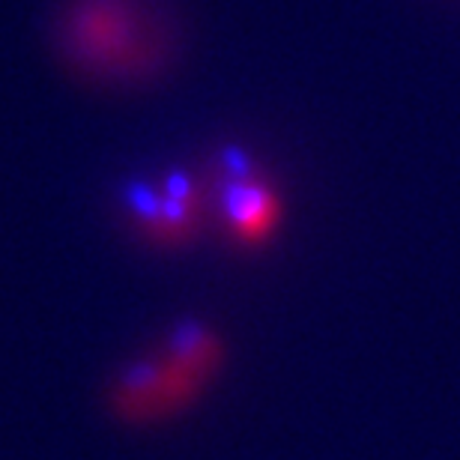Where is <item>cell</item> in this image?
<instances>
[{"mask_svg": "<svg viewBox=\"0 0 460 460\" xmlns=\"http://www.w3.org/2000/svg\"><path fill=\"white\" fill-rule=\"evenodd\" d=\"M218 365H222L218 338L200 323H182L155 353L119 371L114 410L135 421L171 416L204 392Z\"/></svg>", "mask_w": 460, "mask_h": 460, "instance_id": "6da1fadb", "label": "cell"}, {"mask_svg": "<svg viewBox=\"0 0 460 460\" xmlns=\"http://www.w3.org/2000/svg\"><path fill=\"white\" fill-rule=\"evenodd\" d=\"M137 209V218L146 222L159 239H182L195 225V189L189 180L173 177L164 191H146L141 189L132 198Z\"/></svg>", "mask_w": 460, "mask_h": 460, "instance_id": "3957f363", "label": "cell"}, {"mask_svg": "<svg viewBox=\"0 0 460 460\" xmlns=\"http://www.w3.org/2000/svg\"><path fill=\"white\" fill-rule=\"evenodd\" d=\"M75 36L90 58H123L132 40V22L119 4H90L75 22Z\"/></svg>", "mask_w": 460, "mask_h": 460, "instance_id": "277c9868", "label": "cell"}, {"mask_svg": "<svg viewBox=\"0 0 460 460\" xmlns=\"http://www.w3.org/2000/svg\"><path fill=\"white\" fill-rule=\"evenodd\" d=\"M222 216L236 243L261 245L281 225V200L263 180L234 162L227 186L222 189Z\"/></svg>", "mask_w": 460, "mask_h": 460, "instance_id": "7a4b0ae2", "label": "cell"}]
</instances>
